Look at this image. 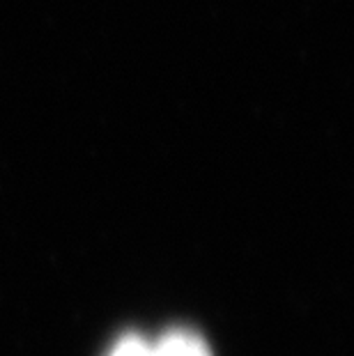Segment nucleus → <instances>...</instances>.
<instances>
[{"mask_svg": "<svg viewBox=\"0 0 354 356\" xmlns=\"http://www.w3.org/2000/svg\"><path fill=\"white\" fill-rule=\"evenodd\" d=\"M152 356H212L207 345L191 331H170L152 345Z\"/></svg>", "mask_w": 354, "mask_h": 356, "instance_id": "obj_1", "label": "nucleus"}, {"mask_svg": "<svg viewBox=\"0 0 354 356\" xmlns=\"http://www.w3.org/2000/svg\"><path fill=\"white\" fill-rule=\"evenodd\" d=\"M111 356H152V345H147L138 336H127L115 345Z\"/></svg>", "mask_w": 354, "mask_h": 356, "instance_id": "obj_2", "label": "nucleus"}]
</instances>
